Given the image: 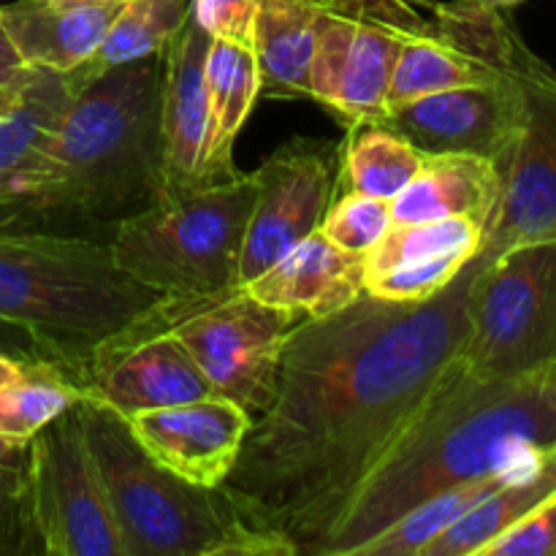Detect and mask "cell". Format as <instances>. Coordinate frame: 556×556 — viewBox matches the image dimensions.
I'll return each instance as SVG.
<instances>
[{
  "instance_id": "6da1fadb",
  "label": "cell",
  "mask_w": 556,
  "mask_h": 556,
  "mask_svg": "<svg viewBox=\"0 0 556 556\" xmlns=\"http://www.w3.org/2000/svg\"><path fill=\"white\" fill-rule=\"evenodd\" d=\"M489 253L432 299L358 296L288 334L275 400L253 418L223 492L250 527L318 556L362 483L445 383L467 342L470 288Z\"/></svg>"
},
{
  "instance_id": "7a4b0ae2",
  "label": "cell",
  "mask_w": 556,
  "mask_h": 556,
  "mask_svg": "<svg viewBox=\"0 0 556 556\" xmlns=\"http://www.w3.org/2000/svg\"><path fill=\"white\" fill-rule=\"evenodd\" d=\"M554 448L556 367L481 380L459 362L362 483L318 556H358L432 494Z\"/></svg>"
},
{
  "instance_id": "3957f363",
  "label": "cell",
  "mask_w": 556,
  "mask_h": 556,
  "mask_svg": "<svg viewBox=\"0 0 556 556\" xmlns=\"http://www.w3.org/2000/svg\"><path fill=\"white\" fill-rule=\"evenodd\" d=\"M163 52L103 71L65 109L41 172L16 204L9 226L90 233L155 204L161 161ZM103 239V237H101Z\"/></svg>"
},
{
  "instance_id": "277c9868",
  "label": "cell",
  "mask_w": 556,
  "mask_h": 556,
  "mask_svg": "<svg viewBox=\"0 0 556 556\" xmlns=\"http://www.w3.org/2000/svg\"><path fill=\"white\" fill-rule=\"evenodd\" d=\"M90 233L0 226V320L20 326L47 364L87 389L90 356L157 302Z\"/></svg>"
},
{
  "instance_id": "5b68a950",
  "label": "cell",
  "mask_w": 556,
  "mask_h": 556,
  "mask_svg": "<svg viewBox=\"0 0 556 556\" xmlns=\"http://www.w3.org/2000/svg\"><path fill=\"white\" fill-rule=\"evenodd\" d=\"M76 416L125 556H293L291 546L250 527L220 486H195L152 462L112 405L87 396Z\"/></svg>"
},
{
  "instance_id": "8992f818",
  "label": "cell",
  "mask_w": 556,
  "mask_h": 556,
  "mask_svg": "<svg viewBox=\"0 0 556 556\" xmlns=\"http://www.w3.org/2000/svg\"><path fill=\"white\" fill-rule=\"evenodd\" d=\"M432 33L519 81L525 123L503 172V193L483 233L492 255L556 237V68L525 43L514 22L478 0L438 3Z\"/></svg>"
},
{
  "instance_id": "52a82bcc",
  "label": "cell",
  "mask_w": 556,
  "mask_h": 556,
  "mask_svg": "<svg viewBox=\"0 0 556 556\" xmlns=\"http://www.w3.org/2000/svg\"><path fill=\"white\" fill-rule=\"evenodd\" d=\"M250 174L155 201L106 237L125 275L157 296H210L237 286L239 253L253 210Z\"/></svg>"
},
{
  "instance_id": "ba28073f",
  "label": "cell",
  "mask_w": 556,
  "mask_h": 556,
  "mask_svg": "<svg viewBox=\"0 0 556 556\" xmlns=\"http://www.w3.org/2000/svg\"><path fill=\"white\" fill-rule=\"evenodd\" d=\"M299 320L304 318L269 307L233 286L210 296H161L112 337L136 340L172 331L212 391L255 418L275 400L282 345Z\"/></svg>"
},
{
  "instance_id": "9c48e42d",
  "label": "cell",
  "mask_w": 556,
  "mask_h": 556,
  "mask_svg": "<svg viewBox=\"0 0 556 556\" xmlns=\"http://www.w3.org/2000/svg\"><path fill=\"white\" fill-rule=\"evenodd\" d=\"M462 367L481 380L556 367V237L489 253L470 288Z\"/></svg>"
},
{
  "instance_id": "30bf717a",
  "label": "cell",
  "mask_w": 556,
  "mask_h": 556,
  "mask_svg": "<svg viewBox=\"0 0 556 556\" xmlns=\"http://www.w3.org/2000/svg\"><path fill=\"white\" fill-rule=\"evenodd\" d=\"M25 500L38 554L125 556L76 405L30 438Z\"/></svg>"
},
{
  "instance_id": "8fae6325",
  "label": "cell",
  "mask_w": 556,
  "mask_h": 556,
  "mask_svg": "<svg viewBox=\"0 0 556 556\" xmlns=\"http://www.w3.org/2000/svg\"><path fill=\"white\" fill-rule=\"evenodd\" d=\"M250 177L255 199L239 253V288L318 231L342 179V144L299 136L271 152Z\"/></svg>"
},
{
  "instance_id": "7c38bea8",
  "label": "cell",
  "mask_w": 556,
  "mask_h": 556,
  "mask_svg": "<svg viewBox=\"0 0 556 556\" xmlns=\"http://www.w3.org/2000/svg\"><path fill=\"white\" fill-rule=\"evenodd\" d=\"M478 85L454 87L386 109L383 123L400 130L424 155L486 157L503 177L525 123V96L508 71Z\"/></svg>"
},
{
  "instance_id": "4fadbf2b",
  "label": "cell",
  "mask_w": 556,
  "mask_h": 556,
  "mask_svg": "<svg viewBox=\"0 0 556 556\" xmlns=\"http://www.w3.org/2000/svg\"><path fill=\"white\" fill-rule=\"evenodd\" d=\"M413 33L337 11L326 0L309 63V101L329 109L345 128L383 119L396 58Z\"/></svg>"
},
{
  "instance_id": "5bb4252c",
  "label": "cell",
  "mask_w": 556,
  "mask_h": 556,
  "mask_svg": "<svg viewBox=\"0 0 556 556\" xmlns=\"http://www.w3.org/2000/svg\"><path fill=\"white\" fill-rule=\"evenodd\" d=\"M130 432L152 462L195 486L217 489L233 470L253 416L226 396L128 416Z\"/></svg>"
},
{
  "instance_id": "9a60e30c",
  "label": "cell",
  "mask_w": 556,
  "mask_h": 556,
  "mask_svg": "<svg viewBox=\"0 0 556 556\" xmlns=\"http://www.w3.org/2000/svg\"><path fill=\"white\" fill-rule=\"evenodd\" d=\"M87 394L103 400L125 418L141 410L185 405L215 396L188 348L172 334L114 340L92 351L87 367Z\"/></svg>"
},
{
  "instance_id": "2e32d148",
  "label": "cell",
  "mask_w": 556,
  "mask_h": 556,
  "mask_svg": "<svg viewBox=\"0 0 556 556\" xmlns=\"http://www.w3.org/2000/svg\"><path fill=\"white\" fill-rule=\"evenodd\" d=\"M212 36L190 14L182 30L163 49L161 71V161L163 193L177 199L204 185L210 106H206L204 60Z\"/></svg>"
},
{
  "instance_id": "e0dca14e",
  "label": "cell",
  "mask_w": 556,
  "mask_h": 556,
  "mask_svg": "<svg viewBox=\"0 0 556 556\" xmlns=\"http://www.w3.org/2000/svg\"><path fill=\"white\" fill-rule=\"evenodd\" d=\"M242 288L299 318H326L364 296V255L348 253L313 231Z\"/></svg>"
},
{
  "instance_id": "ac0fdd59",
  "label": "cell",
  "mask_w": 556,
  "mask_h": 556,
  "mask_svg": "<svg viewBox=\"0 0 556 556\" xmlns=\"http://www.w3.org/2000/svg\"><path fill=\"white\" fill-rule=\"evenodd\" d=\"M125 0H14L0 22L20 60L33 68L68 74L101 47Z\"/></svg>"
},
{
  "instance_id": "d6986e66",
  "label": "cell",
  "mask_w": 556,
  "mask_h": 556,
  "mask_svg": "<svg viewBox=\"0 0 556 556\" xmlns=\"http://www.w3.org/2000/svg\"><path fill=\"white\" fill-rule=\"evenodd\" d=\"M74 98L68 74L27 68L20 103L0 117V212L16 204L38 177Z\"/></svg>"
},
{
  "instance_id": "ffe728a7",
  "label": "cell",
  "mask_w": 556,
  "mask_h": 556,
  "mask_svg": "<svg viewBox=\"0 0 556 556\" xmlns=\"http://www.w3.org/2000/svg\"><path fill=\"white\" fill-rule=\"evenodd\" d=\"M503 193V177L486 157L424 155L421 172L391 201V223H421L440 217H467L481 223L483 231L492 223Z\"/></svg>"
},
{
  "instance_id": "44dd1931",
  "label": "cell",
  "mask_w": 556,
  "mask_h": 556,
  "mask_svg": "<svg viewBox=\"0 0 556 556\" xmlns=\"http://www.w3.org/2000/svg\"><path fill=\"white\" fill-rule=\"evenodd\" d=\"M210 139H206L204 185L237 177L233 144L261 96V71L253 47L212 38L204 60Z\"/></svg>"
},
{
  "instance_id": "7402d4cb",
  "label": "cell",
  "mask_w": 556,
  "mask_h": 556,
  "mask_svg": "<svg viewBox=\"0 0 556 556\" xmlns=\"http://www.w3.org/2000/svg\"><path fill=\"white\" fill-rule=\"evenodd\" d=\"M326 0H258L255 58L261 92L280 101H309V63Z\"/></svg>"
},
{
  "instance_id": "603a6c76",
  "label": "cell",
  "mask_w": 556,
  "mask_h": 556,
  "mask_svg": "<svg viewBox=\"0 0 556 556\" xmlns=\"http://www.w3.org/2000/svg\"><path fill=\"white\" fill-rule=\"evenodd\" d=\"M552 497H556V448L538 456L519 478L467 510L459 521L440 532L421 556H481L489 543Z\"/></svg>"
},
{
  "instance_id": "cb8c5ba5",
  "label": "cell",
  "mask_w": 556,
  "mask_h": 556,
  "mask_svg": "<svg viewBox=\"0 0 556 556\" xmlns=\"http://www.w3.org/2000/svg\"><path fill=\"white\" fill-rule=\"evenodd\" d=\"M190 14L193 0H125L96 54L68 71L74 92L98 79L103 71L161 54L166 43L182 30Z\"/></svg>"
},
{
  "instance_id": "d4e9b609",
  "label": "cell",
  "mask_w": 556,
  "mask_h": 556,
  "mask_svg": "<svg viewBox=\"0 0 556 556\" xmlns=\"http://www.w3.org/2000/svg\"><path fill=\"white\" fill-rule=\"evenodd\" d=\"M538 456L543 454H532L527 456V459L516 462V465L503 467V470L472 478V481L459 483V486H451L432 494V497L424 500L421 505H416L410 514L396 519L389 530L380 532L375 541H369L358 556H421L424 548H427L440 532L448 530L454 521H459L467 510L476 508V505L481 503V500H486L489 494H494L497 489H503L505 483L519 478Z\"/></svg>"
},
{
  "instance_id": "484cf974",
  "label": "cell",
  "mask_w": 556,
  "mask_h": 556,
  "mask_svg": "<svg viewBox=\"0 0 556 556\" xmlns=\"http://www.w3.org/2000/svg\"><path fill=\"white\" fill-rule=\"evenodd\" d=\"M483 226L467 217L391 223L372 250L364 253V280L394 266H427L438 261L467 264L483 248Z\"/></svg>"
},
{
  "instance_id": "4316f807",
  "label": "cell",
  "mask_w": 556,
  "mask_h": 556,
  "mask_svg": "<svg viewBox=\"0 0 556 556\" xmlns=\"http://www.w3.org/2000/svg\"><path fill=\"white\" fill-rule=\"evenodd\" d=\"M342 144V177L351 190L375 199L394 201L421 172L424 152L383 119L356 123Z\"/></svg>"
},
{
  "instance_id": "83f0119b",
  "label": "cell",
  "mask_w": 556,
  "mask_h": 556,
  "mask_svg": "<svg viewBox=\"0 0 556 556\" xmlns=\"http://www.w3.org/2000/svg\"><path fill=\"white\" fill-rule=\"evenodd\" d=\"M494 76H500V71H494L483 60L462 52L438 33H421V36L407 38L396 58L386 109L402 106V103L434 96V92L454 90V87L478 85V81H489Z\"/></svg>"
},
{
  "instance_id": "f1b7e54d",
  "label": "cell",
  "mask_w": 556,
  "mask_h": 556,
  "mask_svg": "<svg viewBox=\"0 0 556 556\" xmlns=\"http://www.w3.org/2000/svg\"><path fill=\"white\" fill-rule=\"evenodd\" d=\"M87 396L90 394L85 386L74 383L58 367L47 362H30L20 378L0 389V432L30 440L49 421L63 416Z\"/></svg>"
},
{
  "instance_id": "f546056e",
  "label": "cell",
  "mask_w": 556,
  "mask_h": 556,
  "mask_svg": "<svg viewBox=\"0 0 556 556\" xmlns=\"http://www.w3.org/2000/svg\"><path fill=\"white\" fill-rule=\"evenodd\" d=\"M389 226L391 201L351 190V193H345L342 199L331 201L329 212H326L318 231L324 233L329 242H334L337 248L348 250V253L364 255L367 250L375 248V242L383 237Z\"/></svg>"
},
{
  "instance_id": "4dcf8cb0",
  "label": "cell",
  "mask_w": 556,
  "mask_h": 556,
  "mask_svg": "<svg viewBox=\"0 0 556 556\" xmlns=\"http://www.w3.org/2000/svg\"><path fill=\"white\" fill-rule=\"evenodd\" d=\"M481 556H556V497L489 543Z\"/></svg>"
},
{
  "instance_id": "1f68e13d",
  "label": "cell",
  "mask_w": 556,
  "mask_h": 556,
  "mask_svg": "<svg viewBox=\"0 0 556 556\" xmlns=\"http://www.w3.org/2000/svg\"><path fill=\"white\" fill-rule=\"evenodd\" d=\"M258 0H193V16L212 38L255 49Z\"/></svg>"
},
{
  "instance_id": "d6a6232c",
  "label": "cell",
  "mask_w": 556,
  "mask_h": 556,
  "mask_svg": "<svg viewBox=\"0 0 556 556\" xmlns=\"http://www.w3.org/2000/svg\"><path fill=\"white\" fill-rule=\"evenodd\" d=\"M337 11L351 16H367L383 25L396 27V30L421 33L432 30V14L438 0H329Z\"/></svg>"
},
{
  "instance_id": "836d02e7",
  "label": "cell",
  "mask_w": 556,
  "mask_h": 556,
  "mask_svg": "<svg viewBox=\"0 0 556 556\" xmlns=\"http://www.w3.org/2000/svg\"><path fill=\"white\" fill-rule=\"evenodd\" d=\"M38 554L25 494L0 492V556Z\"/></svg>"
},
{
  "instance_id": "e575fe53",
  "label": "cell",
  "mask_w": 556,
  "mask_h": 556,
  "mask_svg": "<svg viewBox=\"0 0 556 556\" xmlns=\"http://www.w3.org/2000/svg\"><path fill=\"white\" fill-rule=\"evenodd\" d=\"M27 451H30V440L0 432V492L25 494Z\"/></svg>"
},
{
  "instance_id": "d590c367",
  "label": "cell",
  "mask_w": 556,
  "mask_h": 556,
  "mask_svg": "<svg viewBox=\"0 0 556 556\" xmlns=\"http://www.w3.org/2000/svg\"><path fill=\"white\" fill-rule=\"evenodd\" d=\"M0 351L25 358V362H43L33 337L20 326L9 324V320H0Z\"/></svg>"
},
{
  "instance_id": "8d00e7d4",
  "label": "cell",
  "mask_w": 556,
  "mask_h": 556,
  "mask_svg": "<svg viewBox=\"0 0 556 556\" xmlns=\"http://www.w3.org/2000/svg\"><path fill=\"white\" fill-rule=\"evenodd\" d=\"M27 68H30V65H22V68L16 71H0V117L9 114L11 109L20 103L22 90H25Z\"/></svg>"
},
{
  "instance_id": "74e56055",
  "label": "cell",
  "mask_w": 556,
  "mask_h": 556,
  "mask_svg": "<svg viewBox=\"0 0 556 556\" xmlns=\"http://www.w3.org/2000/svg\"><path fill=\"white\" fill-rule=\"evenodd\" d=\"M27 364L30 362H25V358L11 356V353L0 351V389H3V386H9L11 380L20 378V375L27 369Z\"/></svg>"
},
{
  "instance_id": "f35d334b",
  "label": "cell",
  "mask_w": 556,
  "mask_h": 556,
  "mask_svg": "<svg viewBox=\"0 0 556 556\" xmlns=\"http://www.w3.org/2000/svg\"><path fill=\"white\" fill-rule=\"evenodd\" d=\"M22 60H20V54L14 52V47H11V41H9V36H5V30H3V22H0V71H16V68H22Z\"/></svg>"
},
{
  "instance_id": "ab89813d",
  "label": "cell",
  "mask_w": 556,
  "mask_h": 556,
  "mask_svg": "<svg viewBox=\"0 0 556 556\" xmlns=\"http://www.w3.org/2000/svg\"><path fill=\"white\" fill-rule=\"evenodd\" d=\"M481 5H486V9H497V11H508L514 9V5L525 3V0H478Z\"/></svg>"
}]
</instances>
